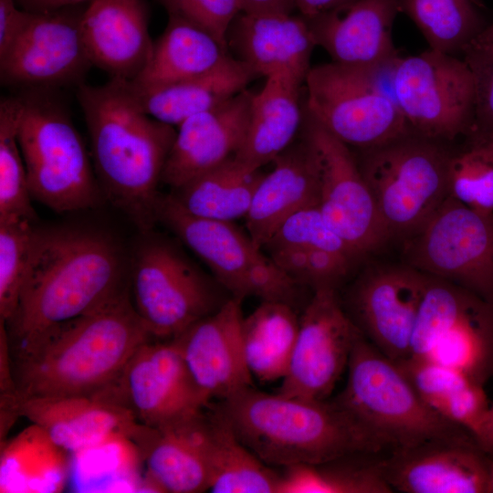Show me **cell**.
Here are the masks:
<instances>
[{
  "label": "cell",
  "instance_id": "cell-16",
  "mask_svg": "<svg viewBox=\"0 0 493 493\" xmlns=\"http://www.w3.org/2000/svg\"><path fill=\"white\" fill-rule=\"evenodd\" d=\"M360 334L337 289L313 290L299 318L289 365L278 393L326 400L347 369Z\"/></svg>",
  "mask_w": 493,
  "mask_h": 493
},
{
  "label": "cell",
  "instance_id": "cell-44",
  "mask_svg": "<svg viewBox=\"0 0 493 493\" xmlns=\"http://www.w3.org/2000/svg\"><path fill=\"white\" fill-rule=\"evenodd\" d=\"M16 4V0H0V58L10 48L28 16V11L19 10Z\"/></svg>",
  "mask_w": 493,
  "mask_h": 493
},
{
  "label": "cell",
  "instance_id": "cell-23",
  "mask_svg": "<svg viewBox=\"0 0 493 493\" xmlns=\"http://www.w3.org/2000/svg\"><path fill=\"white\" fill-rule=\"evenodd\" d=\"M399 0H353L330 11L305 17L316 45L332 62L364 68H383L398 56L392 27Z\"/></svg>",
  "mask_w": 493,
  "mask_h": 493
},
{
  "label": "cell",
  "instance_id": "cell-43",
  "mask_svg": "<svg viewBox=\"0 0 493 493\" xmlns=\"http://www.w3.org/2000/svg\"><path fill=\"white\" fill-rule=\"evenodd\" d=\"M475 81L474 135L493 133V54L464 52Z\"/></svg>",
  "mask_w": 493,
  "mask_h": 493
},
{
  "label": "cell",
  "instance_id": "cell-33",
  "mask_svg": "<svg viewBox=\"0 0 493 493\" xmlns=\"http://www.w3.org/2000/svg\"><path fill=\"white\" fill-rule=\"evenodd\" d=\"M205 410L214 493H279L281 474L250 451L212 404Z\"/></svg>",
  "mask_w": 493,
  "mask_h": 493
},
{
  "label": "cell",
  "instance_id": "cell-22",
  "mask_svg": "<svg viewBox=\"0 0 493 493\" xmlns=\"http://www.w3.org/2000/svg\"><path fill=\"white\" fill-rule=\"evenodd\" d=\"M252 96L244 89L180 123L162 182L177 190L235 156L246 136Z\"/></svg>",
  "mask_w": 493,
  "mask_h": 493
},
{
  "label": "cell",
  "instance_id": "cell-30",
  "mask_svg": "<svg viewBox=\"0 0 493 493\" xmlns=\"http://www.w3.org/2000/svg\"><path fill=\"white\" fill-rule=\"evenodd\" d=\"M257 77L248 66L227 55L213 69L172 84L142 89L127 81L142 108L154 119L178 126L187 118L215 108Z\"/></svg>",
  "mask_w": 493,
  "mask_h": 493
},
{
  "label": "cell",
  "instance_id": "cell-29",
  "mask_svg": "<svg viewBox=\"0 0 493 493\" xmlns=\"http://www.w3.org/2000/svg\"><path fill=\"white\" fill-rule=\"evenodd\" d=\"M266 79L262 89L253 93L246 136L235 155L252 170H260L285 151L304 121L300 91L305 80L286 71Z\"/></svg>",
  "mask_w": 493,
  "mask_h": 493
},
{
  "label": "cell",
  "instance_id": "cell-49",
  "mask_svg": "<svg viewBox=\"0 0 493 493\" xmlns=\"http://www.w3.org/2000/svg\"><path fill=\"white\" fill-rule=\"evenodd\" d=\"M493 54V23L482 30L464 48L463 52Z\"/></svg>",
  "mask_w": 493,
  "mask_h": 493
},
{
  "label": "cell",
  "instance_id": "cell-14",
  "mask_svg": "<svg viewBox=\"0 0 493 493\" xmlns=\"http://www.w3.org/2000/svg\"><path fill=\"white\" fill-rule=\"evenodd\" d=\"M96 396L127 408L139 423L156 429L189 421L211 404L173 340L143 343L118 379Z\"/></svg>",
  "mask_w": 493,
  "mask_h": 493
},
{
  "label": "cell",
  "instance_id": "cell-28",
  "mask_svg": "<svg viewBox=\"0 0 493 493\" xmlns=\"http://www.w3.org/2000/svg\"><path fill=\"white\" fill-rule=\"evenodd\" d=\"M227 44L257 76L286 71L306 81L316 45L307 19L286 13L240 12L227 33Z\"/></svg>",
  "mask_w": 493,
  "mask_h": 493
},
{
  "label": "cell",
  "instance_id": "cell-51",
  "mask_svg": "<svg viewBox=\"0 0 493 493\" xmlns=\"http://www.w3.org/2000/svg\"><path fill=\"white\" fill-rule=\"evenodd\" d=\"M488 493H493V456L491 457L490 467H489Z\"/></svg>",
  "mask_w": 493,
  "mask_h": 493
},
{
  "label": "cell",
  "instance_id": "cell-40",
  "mask_svg": "<svg viewBox=\"0 0 493 493\" xmlns=\"http://www.w3.org/2000/svg\"><path fill=\"white\" fill-rule=\"evenodd\" d=\"M448 196L484 214H493V164L472 148L452 154Z\"/></svg>",
  "mask_w": 493,
  "mask_h": 493
},
{
  "label": "cell",
  "instance_id": "cell-15",
  "mask_svg": "<svg viewBox=\"0 0 493 493\" xmlns=\"http://www.w3.org/2000/svg\"><path fill=\"white\" fill-rule=\"evenodd\" d=\"M86 7L28 12L22 31L0 58L1 83L20 90L81 85L93 66L81 32Z\"/></svg>",
  "mask_w": 493,
  "mask_h": 493
},
{
  "label": "cell",
  "instance_id": "cell-37",
  "mask_svg": "<svg viewBox=\"0 0 493 493\" xmlns=\"http://www.w3.org/2000/svg\"><path fill=\"white\" fill-rule=\"evenodd\" d=\"M399 10L416 25L429 48L446 54L462 53L483 28L471 0H399Z\"/></svg>",
  "mask_w": 493,
  "mask_h": 493
},
{
  "label": "cell",
  "instance_id": "cell-1",
  "mask_svg": "<svg viewBox=\"0 0 493 493\" xmlns=\"http://www.w3.org/2000/svg\"><path fill=\"white\" fill-rule=\"evenodd\" d=\"M128 292L122 255L111 238L79 228L36 227L30 265L16 308L6 321H1L10 352Z\"/></svg>",
  "mask_w": 493,
  "mask_h": 493
},
{
  "label": "cell",
  "instance_id": "cell-31",
  "mask_svg": "<svg viewBox=\"0 0 493 493\" xmlns=\"http://www.w3.org/2000/svg\"><path fill=\"white\" fill-rule=\"evenodd\" d=\"M73 455L31 423L1 442V493H58L70 482Z\"/></svg>",
  "mask_w": 493,
  "mask_h": 493
},
{
  "label": "cell",
  "instance_id": "cell-18",
  "mask_svg": "<svg viewBox=\"0 0 493 493\" xmlns=\"http://www.w3.org/2000/svg\"><path fill=\"white\" fill-rule=\"evenodd\" d=\"M424 289V273L404 264L370 267L347 291L342 305L361 334L396 362L410 356Z\"/></svg>",
  "mask_w": 493,
  "mask_h": 493
},
{
  "label": "cell",
  "instance_id": "cell-25",
  "mask_svg": "<svg viewBox=\"0 0 493 493\" xmlns=\"http://www.w3.org/2000/svg\"><path fill=\"white\" fill-rule=\"evenodd\" d=\"M148 23L145 0L90 2L81 18V32L92 65L111 79L132 81L152 55Z\"/></svg>",
  "mask_w": 493,
  "mask_h": 493
},
{
  "label": "cell",
  "instance_id": "cell-8",
  "mask_svg": "<svg viewBox=\"0 0 493 493\" xmlns=\"http://www.w3.org/2000/svg\"><path fill=\"white\" fill-rule=\"evenodd\" d=\"M387 67L331 62L310 68L305 81L306 110L335 138L363 150L410 133L393 92L380 79Z\"/></svg>",
  "mask_w": 493,
  "mask_h": 493
},
{
  "label": "cell",
  "instance_id": "cell-48",
  "mask_svg": "<svg viewBox=\"0 0 493 493\" xmlns=\"http://www.w3.org/2000/svg\"><path fill=\"white\" fill-rule=\"evenodd\" d=\"M474 437L487 453L493 456V404H489Z\"/></svg>",
  "mask_w": 493,
  "mask_h": 493
},
{
  "label": "cell",
  "instance_id": "cell-41",
  "mask_svg": "<svg viewBox=\"0 0 493 493\" xmlns=\"http://www.w3.org/2000/svg\"><path fill=\"white\" fill-rule=\"evenodd\" d=\"M395 362L421 398L436 413L459 389L476 382L454 368L425 358L409 356Z\"/></svg>",
  "mask_w": 493,
  "mask_h": 493
},
{
  "label": "cell",
  "instance_id": "cell-11",
  "mask_svg": "<svg viewBox=\"0 0 493 493\" xmlns=\"http://www.w3.org/2000/svg\"><path fill=\"white\" fill-rule=\"evenodd\" d=\"M219 287L164 240L144 243L133 260L131 300L157 340H173L217 310L227 300Z\"/></svg>",
  "mask_w": 493,
  "mask_h": 493
},
{
  "label": "cell",
  "instance_id": "cell-42",
  "mask_svg": "<svg viewBox=\"0 0 493 493\" xmlns=\"http://www.w3.org/2000/svg\"><path fill=\"white\" fill-rule=\"evenodd\" d=\"M169 15L179 16L214 37L227 49L229 27L242 12L241 0H158Z\"/></svg>",
  "mask_w": 493,
  "mask_h": 493
},
{
  "label": "cell",
  "instance_id": "cell-12",
  "mask_svg": "<svg viewBox=\"0 0 493 493\" xmlns=\"http://www.w3.org/2000/svg\"><path fill=\"white\" fill-rule=\"evenodd\" d=\"M391 88L411 133L446 142L470 132L475 81L464 59L431 48L398 56L391 67Z\"/></svg>",
  "mask_w": 493,
  "mask_h": 493
},
{
  "label": "cell",
  "instance_id": "cell-39",
  "mask_svg": "<svg viewBox=\"0 0 493 493\" xmlns=\"http://www.w3.org/2000/svg\"><path fill=\"white\" fill-rule=\"evenodd\" d=\"M35 228L26 218L0 220L1 321H6L16 308L30 265Z\"/></svg>",
  "mask_w": 493,
  "mask_h": 493
},
{
  "label": "cell",
  "instance_id": "cell-46",
  "mask_svg": "<svg viewBox=\"0 0 493 493\" xmlns=\"http://www.w3.org/2000/svg\"><path fill=\"white\" fill-rule=\"evenodd\" d=\"M94 0H16L24 10L32 13H41L80 5Z\"/></svg>",
  "mask_w": 493,
  "mask_h": 493
},
{
  "label": "cell",
  "instance_id": "cell-9",
  "mask_svg": "<svg viewBox=\"0 0 493 493\" xmlns=\"http://www.w3.org/2000/svg\"><path fill=\"white\" fill-rule=\"evenodd\" d=\"M157 221L165 225L210 268L231 297L294 305L299 284L282 272L247 232L233 222L194 216L173 194L161 195Z\"/></svg>",
  "mask_w": 493,
  "mask_h": 493
},
{
  "label": "cell",
  "instance_id": "cell-35",
  "mask_svg": "<svg viewBox=\"0 0 493 493\" xmlns=\"http://www.w3.org/2000/svg\"><path fill=\"white\" fill-rule=\"evenodd\" d=\"M299 326L293 306L281 301H262L243 319V350L252 377L262 383L285 377Z\"/></svg>",
  "mask_w": 493,
  "mask_h": 493
},
{
  "label": "cell",
  "instance_id": "cell-21",
  "mask_svg": "<svg viewBox=\"0 0 493 493\" xmlns=\"http://www.w3.org/2000/svg\"><path fill=\"white\" fill-rule=\"evenodd\" d=\"M299 285L337 289L360 256L330 226L318 205L288 217L262 246Z\"/></svg>",
  "mask_w": 493,
  "mask_h": 493
},
{
  "label": "cell",
  "instance_id": "cell-3",
  "mask_svg": "<svg viewBox=\"0 0 493 493\" xmlns=\"http://www.w3.org/2000/svg\"><path fill=\"white\" fill-rule=\"evenodd\" d=\"M152 339L130 290L10 352L13 377L21 399L96 395L118 379L136 351Z\"/></svg>",
  "mask_w": 493,
  "mask_h": 493
},
{
  "label": "cell",
  "instance_id": "cell-32",
  "mask_svg": "<svg viewBox=\"0 0 493 493\" xmlns=\"http://www.w3.org/2000/svg\"><path fill=\"white\" fill-rule=\"evenodd\" d=\"M227 55V49L209 33L169 15L163 33L153 42L149 61L129 82L142 89L172 84L213 69Z\"/></svg>",
  "mask_w": 493,
  "mask_h": 493
},
{
  "label": "cell",
  "instance_id": "cell-45",
  "mask_svg": "<svg viewBox=\"0 0 493 493\" xmlns=\"http://www.w3.org/2000/svg\"><path fill=\"white\" fill-rule=\"evenodd\" d=\"M245 13H286L296 9V0H241Z\"/></svg>",
  "mask_w": 493,
  "mask_h": 493
},
{
  "label": "cell",
  "instance_id": "cell-36",
  "mask_svg": "<svg viewBox=\"0 0 493 493\" xmlns=\"http://www.w3.org/2000/svg\"><path fill=\"white\" fill-rule=\"evenodd\" d=\"M381 456L351 454L286 467L279 493H393L382 474Z\"/></svg>",
  "mask_w": 493,
  "mask_h": 493
},
{
  "label": "cell",
  "instance_id": "cell-5",
  "mask_svg": "<svg viewBox=\"0 0 493 493\" xmlns=\"http://www.w3.org/2000/svg\"><path fill=\"white\" fill-rule=\"evenodd\" d=\"M17 139L32 199L57 213L93 207L99 184L83 141L54 90H21Z\"/></svg>",
  "mask_w": 493,
  "mask_h": 493
},
{
  "label": "cell",
  "instance_id": "cell-7",
  "mask_svg": "<svg viewBox=\"0 0 493 493\" xmlns=\"http://www.w3.org/2000/svg\"><path fill=\"white\" fill-rule=\"evenodd\" d=\"M442 142L410 132L364 150L359 165L390 238L411 237L448 197L453 153Z\"/></svg>",
  "mask_w": 493,
  "mask_h": 493
},
{
  "label": "cell",
  "instance_id": "cell-27",
  "mask_svg": "<svg viewBox=\"0 0 493 493\" xmlns=\"http://www.w3.org/2000/svg\"><path fill=\"white\" fill-rule=\"evenodd\" d=\"M205 410L198 416L174 426L144 428L136 445L142 456L147 491L198 493L210 490Z\"/></svg>",
  "mask_w": 493,
  "mask_h": 493
},
{
  "label": "cell",
  "instance_id": "cell-10",
  "mask_svg": "<svg viewBox=\"0 0 493 493\" xmlns=\"http://www.w3.org/2000/svg\"><path fill=\"white\" fill-rule=\"evenodd\" d=\"M410 354L454 368L484 385L493 375V306L424 273Z\"/></svg>",
  "mask_w": 493,
  "mask_h": 493
},
{
  "label": "cell",
  "instance_id": "cell-47",
  "mask_svg": "<svg viewBox=\"0 0 493 493\" xmlns=\"http://www.w3.org/2000/svg\"><path fill=\"white\" fill-rule=\"evenodd\" d=\"M353 0H296V9L304 17H313Z\"/></svg>",
  "mask_w": 493,
  "mask_h": 493
},
{
  "label": "cell",
  "instance_id": "cell-38",
  "mask_svg": "<svg viewBox=\"0 0 493 493\" xmlns=\"http://www.w3.org/2000/svg\"><path fill=\"white\" fill-rule=\"evenodd\" d=\"M20 102L16 96L0 102V220L34 221L26 167L17 139Z\"/></svg>",
  "mask_w": 493,
  "mask_h": 493
},
{
  "label": "cell",
  "instance_id": "cell-19",
  "mask_svg": "<svg viewBox=\"0 0 493 493\" xmlns=\"http://www.w3.org/2000/svg\"><path fill=\"white\" fill-rule=\"evenodd\" d=\"M491 457L466 431L385 453L380 467L393 492L488 493Z\"/></svg>",
  "mask_w": 493,
  "mask_h": 493
},
{
  "label": "cell",
  "instance_id": "cell-6",
  "mask_svg": "<svg viewBox=\"0 0 493 493\" xmlns=\"http://www.w3.org/2000/svg\"><path fill=\"white\" fill-rule=\"evenodd\" d=\"M347 372L343 390L333 399L385 453L467 431L433 410L398 364L362 334Z\"/></svg>",
  "mask_w": 493,
  "mask_h": 493
},
{
  "label": "cell",
  "instance_id": "cell-34",
  "mask_svg": "<svg viewBox=\"0 0 493 493\" xmlns=\"http://www.w3.org/2000/svg\"><path fill=\"white\" fill-rule=\"evenodd\" d=\"M264 173L245 166L235 156L173 191L190 215L233 222L246 217Z\"/></svg>",
  "mask_w": 493,
  "mask_h": 493
},
{
  "label": "cell",
  "instance_id": "cell-2",
  "mask_svg": "<svg viewBox=\"0 0 493 493\" xmlns=\"http://www.w3.org/2000/svg\"><path fill=\"white\" fill-rule=\"evenodd\" d=\"M77 99L100 184L112 205L148 232L157 222L158 184L176 131L150 116L124 80L82 83Z\"/></svg>",
  "mask_w": 493,
  "mask_h": 493
},
{
  "label": "cell",
  "instance_id": "cell-13",
  "mask_svg": "<svg viewBox=\"0 0 493 493\" xmlns=\"http://www.w3.org/2000/svg\"><path fill=\"white\" fill-rule=\"evenodd\" d=\"M405 264L476 294L493 306V214L448 196L404 240Z\"/></svg>",
  "mask_w": 493,
  "mask_h": 493
},
{
  "label": "cell",
  "instance_id": "cell-26",
  "mask_svg": "<svg viewBox=\"0 0 493 493\" xmlns=\"http://www.w3.org/2000/svg\"><path fill=\"white\" fill-rule=\"evenodd\" d=\"M19 415L72 455L119 435L133 440L142 427L127 408L94 395L21 399Z\"/></svg>",
  "mask_w": 493,
  "mask_h": 493
},
{
  "label": "cell",
  "instance_id": "cell-4",
  "mask_svg": "<svg viewBox=\"0 0 493 493\" xmlns=\"http://www.w3.org/2000/svg\"><path fill=\"white\" fill-rule=\"evenodd\" d=\"M214 406L266 464L286 467L385 453L334 399L271 394L251 386Z\"/></svg>",
  "mask_w": 493,
  "mask_h": 493
},
{
  "label": "cell",
  "instance_id": "cell-20",
  "mask_svg": "<svg viewBox=\"0 0 493 493\" xmlns=\"http://www.w3.org/2000/svg\"><path fill=\"white\" fill-rule=\"evenodd\" d=\"M241 300L231 297L214 313L173 339L209 402L252 386L242 343Z\"/></svg>",
  "mask_w": 493,
  "mask_h": 493
},
{
  "label": "cell",
  "instance_id": "cell-50",
  "mask_svg": "<svg viewBox=\"0 0 493 493\" xmlns=\"http://www.w3.org/2000/svg\"><path fill=\"white\" fill-rule=\"evenodd\" d=\"M470 148L493 164V133L474 135Z\"/></svg>",
  "mask_w": 493,
  "mask_h": 493
},
{
  "label": "cell",
  "instance_id": "cell-24",
  "mask_svg": "<svg viewBox=\"0 0 493 493\" xmlns=\"http://www.w3.org/2000/svg\"><path fill=\"white\" fill-rule=\"evenodd\" d=\"M264 173L246 215V232L262 248L291 215L318 205L320 163L315 145L302 129L301 137L283 151Z\"/></svg>",
  "mask_w": 493,
  "mask_h": 493
},
{
  "label": "cell",
  "instance_id": "cell-17",
  "mask_svg": "<svg viewBox=\"0 0 493 493\" xmlns=\"http://www.w3.org/2000/svg\"><path fill=\"white\" fill-rule=\"evenodd\" d=\"M302 129L320 157L318 207L324 219L360 257L379 248L390 236L349 146L315 121L306 107Z\"/></svg>",
  "mask_w": 493,
  "mask_h": 493
}]
</instances>
